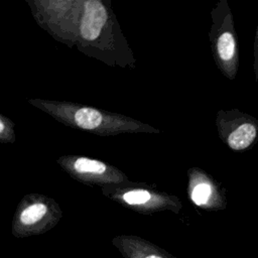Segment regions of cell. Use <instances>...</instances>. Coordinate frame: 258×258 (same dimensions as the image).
I'll return each instance as SVG.
<instances>
[{
  "instance_id": "9c48e42d",
  "label": "cell",
  "mask_w": 258,
  "mask_h": 258,
  "mask_svg": "<svg viewBox=\"0 0 258 258\" xmlns=\"http://www.w3.org/2000/svg\"><path fill=\"white\" fill-rule=\"evenodd\" d=\"M210 196H211V186L207 183H200L194 188L191 194V199L198 206H202L208 202Z\"/></svg>"
},
{
  "instance_id": "7a4b0ae2",
  "label": "cell",
  "mask_w": 258,
  "mask_h": 258,
  "mask_svg": "<svg viewBox=\"0 0 258 258\" xmlns=\"http://www.w3.org/2000/svg\"><path fill=\"white\" fill-rule=\"evenodd\" d=\"M106 21L107 11L100 1L89 0L85 2V11L80 27L84 38L88 40L96 39Z\"/></svg>"
},
{
  "instance_id": "8992f818",
  "label": "cell",
  "mask_w": 258,
  "mask_h": 258,
  "mask_svg": "<svg viewBox=\"0 0 258 258\" xmlns=\"http://www.w3.org/2000/svg\"><path fill=\"white\" fill-rule=\"evenodd\" d=\"M218 52L223 60H230L235 55L236 42L231 32H224L218 39Z\"/></svg>"
},
{
  "instance_id": "5b68a950",
  "label": "cell",
  "mask_w": 258,
  "mask_h": 258,
  "mask_svg": "<svg viewBox=\"0 0 258 258\" xmlns=\"http://www.w3.org/2000/svg\"><path fill=\"white\" fill-rule=\"evenodd\" d=\"M75 121L84 129H94L102 122V115L95 109L82 108L75 114Z\"/></svg>"
},
{
  "instance_id": "3957f363",
  "label": "cell",
  "mask_w": 258,
  "mask_h": 258,
  "mask_svg": "<svg viewBox=\"0 0 258 258\" xmlns=\"http://www.w3.org/2000/svg\"><path fill=\"white\" fill-rule=\"evenodd\" d=\"M257 129L253 123H243L228 137V144L234 150H242L248 147L255 139Z\"/></svg>"
},
{
  "instance_id": "277c9868",
  "label": "cell",
  "mask_w": 258,
  "mask_h": 258,
  "mask_svg": "<svg viewBox=\"0 0 258 258\" xmlns=\"http://www.w3.org/2000/svg\"><path fill=\"white\" fill-rule=\"evenodd\" d=\"M47 207L44 204L36 203L26 207L20 214L19 220L24 227H32L46 215Z\"/></svg>"
},
{
  "instance_id": "30bf717a",
  "label": "cell",
  "mask_w": 258,
  "mask_h": 258,
  "mask_svg": "<svg viewBox=\"0 0 258 258\" xmlns=\"http://www.w3.org/2000/svg\"><path fill=\"white\" fill-rule=\"evenodd\" d=\"M0 128H1V129H0V130H1V132H2V131H3V128H4V126H3V122H1V125H0Z\"/></svg>"
},
{
  "instance_id": "52a82bcc",
  "label": "cell",
  "mask_w": 258,
  "mask_h": 258,
  "mask_svg": "<svg viewBox=\"0 0 258 258\" xmlns=\"http://www.w3.org/2000/svg\"><path fill=\"white\" fill-rule=\"evenodd\" d=\"M75 168L79 172H95V173H103L106 169L104 163L98 160H92L89 158H79L75 162Z\"/></svg>"
},
{
  "instance_id": "6da1fadb",
  "label": "cell",
  "mask_w": 258,
  "mask_h": 258,
  "mask_svg": "<svg viewBox=\"0 0 258 258\" xmlns=\"http://www.w3.org/2000/svg\"><path fill=\"white\" fill-rule=\"evenodd\" d=\"M113 244L125 258H174L165 250L139 238L120 237Z\"/></svg>"
},
{
  "instance_id": "ba28073f",
  "label": "cell",
  "mask_w": 258,
  "mask_h": 258,
  "mask_svg": "<svg viewBox=\"0 0 258 258\" xmlns=\"http://www.w3.org/2000/svg\"><path fill=\"white\" fill-rule=\"evenodd\" d=\"M123 199L129 205H141L150 200V194L144 189H135L124 194Z\"/></svg>"
}]
</instances>
